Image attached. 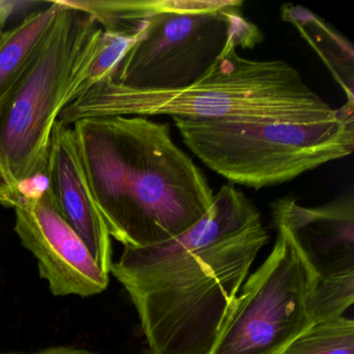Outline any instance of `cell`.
I'll use <instances>...</instances> for the list:
<instances>
[{
    "mask_svg": "<svg viewBox=\"0 0 354 354\" xmlns=\"http://www.w3.org/2000/svg\"><path fill=\"white\" fill-rule=\"evenodd\" d=\"M269 236L260 212L233 184L188 231L124 248L111 272L129 294L153 354H209Z\"/></svg>",
    "mask_w": 354,
    "mask_h": 354,
    "instance_id": "1",
    "label": "cell"
},
{
    "mask_svg": "<svg viewBox=\"0 0 354 354\" xmlns=\"http://www.w3.org/2000/svg\"><path fill=\"white\" fill-rule=\"evenodd\" d=\"M71 127L109 235L124 248L169 241L208 212L212 188L175 144L167 124L115 115L80 120Z\"/></svg>",
    "mask_w": 354,
    "mask_h": 354,
    "instance_id": "2",
    "label": "cell"
},
{
    "mask_svg": "<svg viewBox=\"0 0 354 354\" xmlns=\"http://www.w3.org/2000/svg\"><path fill=\"white\" fill-rule=\"evenodd\" d=\"M235 39L198 80L183 88L140 91L104 80L68 104L59 115L67 126L91 118L136 115L250 123H318L343 113L306 86L283 61H252L237 53Z\"/></svg>",
    "mask_w": 354,
    "mask_h": 354,
    "instance_id": "3",
    "label": "cell"
},
{
    "mask_svg": "<svg viewBox=\"0 0 354 354\" xmlns=\"http://www.w3.org/2000/svg\"><path fill=\"white\" fill-rule=\"evenodd\" d=\"M57 1L55 24L0 103V186L48 167L53 126L98 51L103 30L96 20Z\"/></svg>",
    "mask_w": 354,
    "mask_h": 354,
    "instance_id": "4",
    "label": "cell"
},
{
    "mask_svg": "<svg viewBox=\"0 0 354 354\" xmlns=\"http://www.w3.org/2000/svg\"><path fill=\"white\" fill-rule=\"evenodd\" d=\"M184 144L231 184L261 189L295 179L354 149V104L318 123L204 121L173 118Z\"/></svg>",
    "mask_w": 354,
    "mask_h": 354,
    "instance_id": "5",
    "label": "cell"
},
{
    "mask_svg": "<svg viewBox=\"0 0 354 354\" xmlns=\"http://www.w3.org/2000/svg\"><path fill=\"white\" fill-rule=\"evenodd\" d=\"M242 1L153 0L133 46L106 78L123 88L171 91L204 75L235 39L254 48L263 37L243 17Z\"/></svg>",
    "mask_w": 354,
    "mask_h": 354,
    "instance_id": "6",
    "label": "cell"
},
{
    "mask_svg": "<svg viewBox=\"0 0 354 354\" xmlns=\"http://www.w3.org/2000/svg\"><path fill=\"white\" fill-rule=\"evenodd\" d=\"M238 294L209 354H279L312 326L316 277L285 231Z\"/></svg>",
    "mask_w": 354,
    "mask_h": 354,
    "instance_id": "7",
    "label": "cell"
},
{
    "mask_svg": "<svg viewBox=\"0 0 354 354\" xmlns=\"http://www.w3.org/2000/svg\"><path fill=\"white\" fill-rule=\"evenodd\" d=\"M15 211V232L38 261L39 273L55 296L90 297L109 283L82 238L64 221L53 194L21 201Z\"/></svg>",
    "mask_w": 354,
    "mask_h": 354,
    "instance_id": "8",
    "label": "cell"
},
{
    "mask_svg": "<svg viewBox=\"0 0 354 354\" xmlns=\"http://www.w3.org/2000/svg\"><path fill=\"white\" fill-rule=\"evenodd\" d=\"M271 211L275 227L289 236L316 281L354 277L353 196L318 207L279 198Z\"/></svg>",
    "mask_w": 354,
    "mask_h": 354,
    "instance_id": "9",
    "label": "cell"
},
{
    "mask_svg": "<svg viewBox=\"0 0 354 354\" xmlns=\"http://www.w3.org/2000/svg\"><path fill=\"white\" fill-rule=\"evenodd\" d=\"M48 171L59 214L82 238L99 267L109 274L111 237L86 179L73 130L59 120L51 134Z\"/></svg>",
    "mask_w": 354,
    "mask_h": 354,
    "instance_id": "10",
    "label": "cell"
},
{
    "mask_svg": "<svg viewBox=\"0 0 354 354\" xmlns=\"http://www.w3.org/2000/svg\"><path fill=\"white\" fill-rule=\"evenodd\" d=\"M59 1L37 10L0 32V103L19 82L59 13Z\"/></svg>",
    "mask_w": 354,
    "mask_h": 354,
    "instance_id": "11",
    "label": "cell"
},
{
    "mask_svg": "<svg viewBox=\"0 0 354 354\" xmlns=\"http://www.w3.org/2000/svg\"><path fill=\"white\" fill-rule=\"evenodd\" d=\"M281 18L299 30L347 95V102L354 104V55L352 45L337 32H333L318 16L299 6L294 7L288 5L283 7Z\"/></svg>",
    "mask_w": 354,
    "mask_h": 354,
    "instance_id": "12",
    "label": "cell"
},
{
    "mask_svg": "<svg viewBox=\"0 0 354 354\" xmlns=\"http://www.w3.org/2000/svg\"><path fill=\"white\" fill-rule=\"evenodd\" d=\"M279 354H354V321L341 316L315 323Z\"/></svg>",
    "mask_w": 354,
    "mask_h": 354,
    "instance_id": "13",
    "label": "cell"
},
{
    "mask_svg": "<svg viewBox=\"0 0 354 354\" xmlns=\"http://www.w3.org/2000/svg\"><path fill=\"white\" fill-rule=\"evenodd\" d=\"M140 34H125L103 30L98 51L88 66L84 80L72 92L68 104L86 94L95 84L109 78L128 50L133 46Z\"/></svg>",
    "mask_w": 354,
    "mask_h": 354,
    "instance_id": "14",
    "label": "cell"
},
{
    "mask_svg": "<svg viewBox=\"0 0 354 354\" xmlns=\"http://www.w3.org/2000/svg\"><path fill=\"white\" fill-rule=\"evenodd\" d=\"M354 300V277L331 281H316L308 301L312 325L343 316Z\"/></svg>",
    "mask_w": 354,
    "mask_h": 354,
    "instance_id": "15",
    "label": "cell"
},
{
    "mask_svg": "<svg viewBox=\"0 0 354 354\" xmlns=\"http://www.w3.org/2000/svg\"><path fill=\"white\" fill-rule=\"evenodd\" d=\"M26 1H13V0H0V32L5 30L6 24L10 18L19 10Z\"/></svg>",
    "mask_w": 354,
    "mask_h": 354,
    "instance_id": "16",
    "label": "cell"
},
{
    "mask_svg": "<svg viewBox=\"0 0 354 354\" xmlns=\"http://www.w3.org/2000/svg\"><path fill=\"white\" fill-rule=\"evenodd\" d=\"M0 354H99L88 350L80 349V348L70 347V346H57V347L46 348L32 352H8Z\"/></svg>",
    "mask_w": 354,
    "mask_h": 354,
    "instance_id": "17",
    "label": "cell"
}]
</instances>
